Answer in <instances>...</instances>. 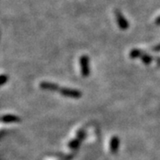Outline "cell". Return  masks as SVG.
I'll return each mask as SVG.
<instances>
[{
  "label": "cell",
  "instance_id": "cell-1",
  "mask_svg": "<svg viewBox=\"0 0 160 160\" xmlns=\"http://www.w3.org/2000/svg\"><path fill=\"white\" fill-rule=\"evenodd\" d=\"M115 17H116V21L118 24V27L123 30H126L129 28V22H127L125 16L123 15V13L119 11V10H116L115 11Z\"/></svg>",
  "mask_w": 160,
  "mask_h": 160
},
{
  "label": "cell",
  "instance_id": "cell-2",
  "mask_svg": "<svg viewBox=\"0 0 160 160\" xmlns=\"http://www.w3.org/2000/svg\"><path fill=\"white\" fill-rule=\"evenodd\" d=\"M80 67H81V72L83 76H88L90 73V68H89V58L86 55H82L79 59Z\"/></svg>",
  "mask_w": 160,
  "mask_h": 160
},
{
  "label": "cell",
  "instance_id": "cell-3",
  "mask_svg": "<svg viewBox=\"0 0 160 160\" xmlns=\"http://www.w3.org/2000/svg\"><path fill=\"white\" fill-rule=\"evenodd\" d=\"M141 53H142V52L140 51V50H137V49H134V50H132L130 52V57L132 58H137L139 56H141Z\"/></svg>",
  "mask_w": 160,
  "mask_h": 160
},
{
  "label": "cell",
  "instance_id": "cell-4",
  "mask_svg": "<svg viewBox=\"0 0 160 160\" xmlns=\"http://www.w3.org/2000/svg\"><path fill=\"white\" fill-rule=\"evenodd\" d=\"M142 61H143V62H145V63H149L150 62V61H151V58L149 57V55H143L142 57Z\"/></svg>",
  "mask_w": 160,
  "mask_h": 160
},
{
  "label": "cell",
  "instance_id": "cell-5",
  "mask_svg": "<svg viewBox=\"0 0 160 160\" xmlns=\"http://www.w3.org/2000/svg\"><path fill=\"white\" fill-rule=\"evenodd\" d=\"M155 49H156V50H160V45H158V46H157V47H156Z\"/></svg>",
  "mask_w": 160,
  "mask_h": 160
}]
</instances>
